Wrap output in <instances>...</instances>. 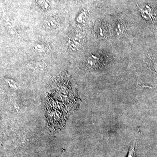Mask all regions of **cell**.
Returning <instances> with one entry per match:
<instances>
[{"label":"cell","instance_id":"cell-1","mask_svg":"<svg viewBox=\"0 0 157 157\" xmlns=\"http://www.w3.org/2000/svg\"><path fill=\"white\" fill-rule=\"evenodd\" d=\"M60 23L57 17L52 16L45 20L43 23V27L47 30H52L57 28L59 25Z\"/></svg>","mask_w":157,"mask_h":157},{"label":"cell","instance_id":"cell-2","mask_svg":"<svg viewBox=\"0 0 157 157\" xmlns=\"http://www.w3.org/2000/svg\"><path fill=\"white\" fill-rule=\"evenodd\" d=\"M33 49L39 55L46 54L50 51L51 48L47 43L45 42H38L34 45Z\"/></svg>","mask_w":157,"mask_h":157},{"label":"cell","instance_id":"cell-3","mask_svg":"<svg viewBox=\"0 0 157 157\" xmlns=\"http://www.w3.org/2000/svg\"><path fill=\"white\" fill-rule=\"evenodd\" d=\"M142 14L146 18L154 19L155 17V14L154 12H153L152 9L148 6H145V8L142 10Z\"/></svg>","mask_w":157,"mask_h":157},{"label":"cell","instance_id":"cell-4","mask_svg":"<svg viewBox=\"0 0 157 157\" xmlns=\"http://www.w3.org/2000/svg\"><path fill=\"white\" fill-rule=\"evenodd\" d=\"M39 5L43 9H47L49 7V3L48 0H39Z\"/></svg>","mask_w":157,"mask_h":157},{"label":"cell","instance_id":"cell-5","mask_svg":"<svg viewBox=\"0 0 157 157\" xmlns=\"http://www.w3.org/2000/svg\"><path fill=\"white\" fill-rule=\"evenodd\" d=\"M132 144L129 150L128 157H135V144Z\"/></svg>","mask_w":157,"mask_h":157},{"label":"cell","instance_id":"cell-6","mask_svg":"<svg viewBox=\"0 0 157 157\" xmlns=\"http://www.w3.org/2000/svg\"><path fill=\"white\" fill-rule=\"evenodd\" d=\"M153 68H154V70L155 72L157 73V59L155 60L154 62V63L153 64Z\"/></svg>","mask_w":157,"mask_h":157}]
</instances>
